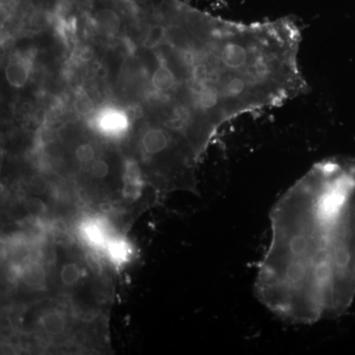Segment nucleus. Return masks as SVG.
<instances>
[{"label":"nucleus","mask_w":355,"mask_h":355,"mask_svg":"<svg viewBox=\"0 0 355 355\" xmlns=\"http://www.w3.org/2000/svg\"><path fill=\"white\" fill-rule=\"evenodd\" d=\"M81 58L83 60H89L92 58V53H91L90 50H84L83 53H81Z\"/></svg>","instance_id":"a211bd4d"},{"label":"nucleus","mask_w":355,"mask_h":355,"mask_svg":"<svg viewBox=\"0 0 355 355\" xmlns=\"http://www.w3.org/2000/svg\"><path fill=\"white\" fill-rule=\"evenodd\" d=\"M169 39V27L163 25L151 26L146 35L144 46L147 49L158 48L161 44L167 43Z\"/></svg>","instance_id":"9b49d317"},{"label":"nucleus","mask_w":355,"mask_h":355,"mask_svg":"<svg viewBox=\"0 0 355 355\" xmlns=\"http://www.w3.org/2000/svg\"><path fill=\"white\" fill-rule=\"evenodd\" d=\"M17 0H1L2 10H11L16 6Z\"/></svg>","instance_id":"f3484780"},{"label":"nucleus","mask_w":355,"mask_h":355,"mask_svg":"<svg viewBox=\"0 0 355 355\" xmlns=\"http://www.w3.org/2000/svg\"><path fill=\"white\" fill-rule=\"evenodd\" d=\"M95 24L99 32L107 36H114L121 28V19L118 14L111 9H102L95 15Z\"/></svg>","instance_id":"0eeeda50"},{"label":"nucleus","mask_w":355,"mask_h":355,"mask_svg":"<svg viewBox=\"0 0 355 355\" xmlns=\"http://www.w3.org/2000/svg\"><path fill=\"white\" fill-rule=\"evenodd\" d=\"M39 323L46 335L58 336L67 330V319L62 311L53 309L46 311L40 318Z\"/></svg>","instance_id":"423d86ee"},{"label":"nucleus","mask_w":355,"mask_h":355,"mask_svg":"<svg viewBox=\"0 0 355 355\" xmlns=\"http://www.w3.org/2000/svg\"><path fill=\"white\" fill-rule=\"evenodd\" d=\"M125 191L127 195L135 196L137 197L139 193L140 186H141V179H140L139 167L135 161H128L125 165Z\"/></svg>","instance_id":"9d476101"},{"label":"nucleus","mask_w":355,"mask_h":355,"mask_svg":"<svg viewBox=\"0 0 355 355\" xmlns=\"http://www.w3.org/2000/svg\"><path fill=\"white\" fill-rule=\"evenodd\" d=\"M74 108H76L77 113L81 114V116H89V114L94 113L95 105L87 94L80 93L76 97Z\"/></svg>","instance_id":"ddd939ff"},{"label":"nucleus","mask_w":355,"mask_h":355,"mask_svg":"<svg viewBox=\"0 0 355 355\" xmlns=\"http://www.w3.org/2000/svg\"><path fill=\"white\" fill-rule=\"evenodd\" d=\"M95 130L108 137H121L130 127V119L127 112L114 107L103 108L92 120Z\"/></svg>","instance_id":"f03ea898"},{"label":"nucleus","mask_w":355,"mask_h":355,"mask_svg":"<svg viewBox=\"0 0 355 355\" xmlns=\"http://www.w3.org/2000/svg\"><path fill=\"white\" fill-rule=\"evenodd\" d=\"M21 277L24 280L26 286L30 288H44L46 272L43 266L36 263H29L23 268Z\"/></svg>","instance_id":"1a4fd4ad"},{"label":"nucleus","mask_w":355,"mask_h":355,"mask_svg":"<svg viewBox=\"0 0 355 355\" xmlns=\"http://www.w3.org/2000/svg\"><path fill=\"white\" fill-rule=\"evenodd\" d=\"M83 241L96 250L104 251L107 243L111 239L108 226L100 219H88L83 222L80 227Z\"/></svg>","instance_id":"7ed1b4c3"},{"label":"nucleus","mask_w":355,"mask_h":355,"mask_svg":"<svg viewBox=\"0 0 355 355\" xmlns=\"http://www.w3.org/2000/svg\"><path fill=\"white\" fill-rule=\"evenodd\" d=\"M76 158L81 164H89L95 160V149L90 144H80L76 149Z\"/></svg>","instance_id":"4468645a"},{"label":"nucleus","mask_w":355,"mask_h":355,"mask_svg":"<svg viewBox=\"0 0 355 355\" xmlns=\"http://www.w3.org/2000/svg\"><path fill=\"white\" fill-rule=\"evenodd\" d=\"M31 64L25 58H11L6 67V78L14 88L24 87L29 79Z\"/></svg>","instance_id":"39448f33"},{"label":"nucleus","mask_w":355,"mask_h":355,"mask_svg":"<svg viewBox=\"0 0 355 355\" xmlns=\"http://www.w3.org/2000/svg\"><path fill=\"white\" fill-rule=\"evenodd\" d=\"M172 144V137L161 128H151L142 137V147L149 155H157L164 153Z\"/></svg>","instance_id":"20e7f679"},{"label":"nucleus","mask_w":355,"mask_h":355,"mask_svg":"<svg viewBox=\"0 0 355 355\" xmlns=\"http://www.w3.org/2000/svg\"><path fill=\"white\" fill-rule=\"evenodd\" d=\"M270 220L259 302L294 324L345 315L355 298V160L316 163L280 196Z\"/></svg>","instance_id":"f257e3e1"},{"label":"nucleus","mask_w":355,"mask_h":355,"mask_svg":"<svg viewBox=\"0 0 355 355\" xmlns=\"http://www.w3.org/2000/svg\"><path fill=\"white\" fill-rule=\"evenodd\" d=\"M83 277V270L76 263H67L60 270V280L65 286H76Z\"/></svg>","instance_id":"f8f14e48"},{"label":"nucleus","mask_w":355,"mask_h":355,"mask_svg":"<svg viewBox=\"0 0 355 355\" xmlns=\"http://www.w3.org/2000/svg\"><path fill=\"white\" fill-rule=\"evenodd\" d=\"M104 251L106 252L109 260L114 265H123L130 259L132 250L130 244L121 238H113L109 240L105 247Z\"/></svg>","instance_id":"6e6552de"},{"label":"nucleus","mask_w":355,"mask_h":355,"mask_svg":"<svg viewBox=\"0 0 355 355\" xmlns=\"http://www.w3.org/2000/svg\"><path fill=\"white\" fill-rule=\"evenodd\" d=\"M109 170V165L106 161L103 159H97L91 164L90 174L94 179L102 180L108 176Z\"/></svg>","instance_id":"2eb2a0df"},{"label":"nucleus","mask_w":355,"mask_h":355,"mask_svg":"<svg viewBox=\"0 0 355 355\" xmlns=\"http://www.w3.org/2000/svg\"><path fill=\"white\" fill-rule=\"evenodd\" d=\"M86 338H87V334L85 331H77L74 334L73 340L74 343H76L77 345H84L86 342Z\"/></svg>","instance_id":"dca6fc26"}]
</instances>
